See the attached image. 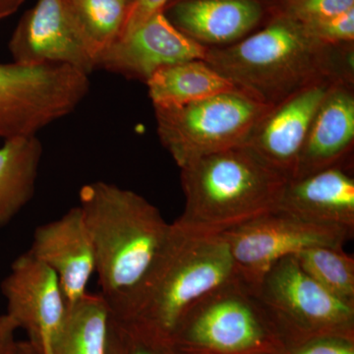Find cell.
I'll return each instance as SVG.
<instances>
[{
	"label": "cell",
	"mask_w": 354,
	"mask_h": 354,
	"mask_svg": "<svg viewBox=\"0 0 354 354\" xmlns=\"http://www.w3.org/2000/svg\"><path fill=\"white\" fill-rule=\"evenodd\" d=\"M205 62L268 106L320 81L354 80L353 44H324L285 13L237 43L208 48Z\"/></svg>",
	"instance_id": "obj_1"
},
{
	"label": "cell",
	"mask_w": 354,
	"mask_h": 354,
	"mask_svg": "<svg viewBox=\"0 0 354 354\" xmlns=\"http://www.w3.org/2000/svg\"><path fill=\"white\" fill-rule=\"evenodd\" d=\"M237 279L227 241L171 223L164 250L131 292L108 301L111 318L169 341L188 310L218 286Z\"/></svg>",
	"instance_id": "obj_2"
},
{
	"label": "cell",
	"mask_w": 354,
	"mask_h": 354,
	"mask_svg": "<svg viewBox=\"0 0 354 354\" xmlns=\"http://www.w3.org/2000/svg\"><path fill=\"white\" fill-rule=\"evenodd\" d=\"M95 271L106 301L131 292L164 250L171 223L148 200L115 184L95 181L79 192Z\"/></svg>",
	"instance_id": "obj_3"
},
{
	"label": "cell",
	"mask_w": 354,
	"mask_h": 354,
	"mask_svg": "<svg viewBox=\"0 0 354 354\" xmlns=\"http://www.w3.org/2000/svg\"><path fill=\"white\" fill-rule=\"evenodd\" d=\"M180 169L185 205L176 223L198 234H223L274 211L288 180L246 145Z\"/></svg>",
	"instance_id": "obj_4"
},
{
	"label": "cell",
	"mask_w": 354,
	"mask_h": 354,
	"mask_svg": "<svg viewBox=\"0 0 354 354\" xmlns=\"http://www.w3.org/2000/svg\"><path fill=\"white\" fill-rule=\"evenodd\" d=\"M169 342L177 354H279L283 348L259 300L239 279L193 305Z\"/></svg>",
	"instance_id": "obj_5"
},
{
	"label": "cell",
	"mask_w": 354,
	"mask_h": 354,
	"mask_svg": "<svg viewBox=\"0 0 354 354\" xmlns=\"http://www.w3.org/2000/svg\"><path fill=\"white\" fill-rule=\"evenodd\" d=\"M272 106L234 88L180 106H153L157 132L179 167L198 158L244 145Z\"/></svg>",
	"instance_id": "obj_6"
},
{
	"label": "cell",
	"mask_w": 354,
	"mask_h": 354,
	"mask_svg": "<svg viewBox=\"0 0 354 354\" xmlns=\"http://www.w3.org/2000/svg\"><path fill=\"white\" fill-rule=\"evenodd\" d=\"M253 293L283 346L325 335L354 339V305L316 283L295 256L272 266Z\"/></svg>",
	"instance_id": "obj_7"
},
{
	"label": "cell",
	"mask_w": 354,
	"mask_h": 354,
	"mask_svg": "<svg viewBox=\"0 0 354 354\" xmlns=\"http://www.w3.org/2000/svg\"><path fill=\"white\" fill-rule=\"evenodd\" d=\"M90 88L88 75L67 65L0 64V141L37 135L66 118Z\"/></svg>",
	"instance_id": "obj_8"
},
{
	"label": "cell",
	"mask_w": 354,
	"mask_h": 354,
	"mask_svg": "<svg viewBox=\"0 0 354 354\" xmlns=\"http://www.w3.org/2000/svg\"><path fill=\"white\" fill-rule=\"evenodd\" d=\"M354 230L304 220L274 209L223 235L237 279L254 291L278 261L317 246L344 248Z\"/></svg>",
	"instance_id": "obj_9"
},
{
	"label": "cell",
	"mask_w": 354,
	"mask_h": 354,
	"mask_svg": "<svg viewBox=\"0 0 354 354\" xmlns=\"http://www.w3.org/2000/svg\"><path fill=\"white\" fill-rule=\"evenodd\" d=\"M6 314L39 354H55L68 317L69 305L55 272L29 251L11 265L1 283Z\"/></svg>",
	"instance_id": "obj_10"
},
{
	"label": "cell",
	"mask_w": 354,
	"mask_h": 354,
	"mask_svg": "<svg viewBox=\"0 0 354 354\" xmlns=\"http://www.w3.org/2000/svg\"><path fill=\"white\" fill-rule=\"evenodd\" d=\"M8 48L13 62L26 66L67 65L88 75L97 70L68 0H38L21 18Z\"/></svg>",
	"instance_id": "obj_11"
},
{
	"label": "cell",
	"mask_w": 354,
	"mask_h": 354,
	"mask_svg": "<svg viewBox=\"0 0 354 354\" xmlns=\"http://www.w3.org/2000/svg\"><path fill=\"white\" fill-rule=\"evenodd\" d=\"M207 51L208 48L179 31L160 11L102 51L97 69L146 83L164 67L205 60Z\"/></svg>",
	"instance_id": "obj_12"
},
{
	"label": "cell",
	"mask_w": 354,
	"mask_h": 354,
	"mask_svg": "<svg viewBox=\"0 0 354 354\" xmlns=\"http://www.w3.org/2000/svg\"><path fill=\"white\" fill-rule=\"evenodd\" d=\"M337 80L341 79L312 84L272 106L253 128L244 145L288 180L292 179L317 109Z\"/></svg>",
	"instance_id": "obj_13"
},
{
	"label": "cell",
	"mask_w": 354,
	"mask_h": 354,
	"mask_svg": "<svg viewBox=\"0 0 354 354\" xmlns=\"http://www.w3.org/2000/svg\"><path fill=\"white\" fill-rule=\"evenodd\" d=\"M29 252L55 272L69 307L87 295L95 254L79 206L37 227Z\"/></svg>",
	"instance_id": "obj_14"
},
{
	"label": "cell",
	"mask_w": 354,
	"mask_h": 354,
	"mask_svg": "<svg viewBox=\"0 0 354 354\" xmlns=\"http://www.w3.org/2000/svg\"><path fill=\"white\" fill-rule=\"evenodd\" d=\"M354 80L333 84L317 109L305 139L292 179L353 164Z\"/></svg>",
	"instance_id": "obj_15"
},
{
	"label": "cell",
	"mask_w": 354,
	"mask_h": 354,
	"mask_svg": "<svg viewBox=\"0 0 354 354\" xmlns=\"http://www.w3.org/2000/svg\"><path fill=\"white\" fill-rule=\"evenodd\" d=\"M274 209L312 223L354 230L353 164L290 179Z\"/></svg>",
	"instance_id": "obj_16"
},
{
	"label": "cell",
	"mask_w": 354,
	"mask_h": 354,
	"mask_svg": "<svg viewBox=\"0 0 354 354\" xmlns=\"http://www.w3.org/2000/svg\"><path fill=\"white\" fill-rule=\"evenodd\" d=\"M165 13L179 31L206 48H221L249 36L262 20L258 0H181Z\"/></svg>",
	"instance_id": "obj_17"
},
{
	"label": "cell",
	"mask_w": 354,
	"mask_h": 354,
	"mask_svg": "<svg viewBox=\"0 0 354 354\" xmlns=\"http://www.w3.org/2000/svg\"><path fill=\"white\" fill-rule=\"evenodd\" d=\"M43 144L38 135L6 140L0 147V228L31 201L36 190Z\"/></svg>",
	"instance_id": "obj_18"
},
{
	"label": "cell",
	"mask_w": 354,
	"mask_h": 354,
	"mask_svg": "<svg viewBox=\"0 0 354 354\" xmlns=\"http://www.w3.org/2000/svg\"><path fill=\"white\" fill-rule=\"evenodd\" d=\"M153 106H180L234 90V84L205 60H189L158 70L146 82Z\"/></svg>",
	"instance_id": "obj_19"
},
{
	"label": "cell",
	"mask_w": 354,
	"mask_h": 354,
	"mask_svg": "<svg viewBox=\"0 0 354 354\" xmlns=\"http://www.w3.org/2000/svg\"><path fill=\"white\" fill-rule=\"evenodd\" d=\"M111 310L101 293H87L69 307L55 354H109Z\"/></svg>",
	"instance_id": "obj_20"
},
{
	"label": "cell",
	"mask_w": 354,
	"mask_h": 354,
	"mask_svg": "<svg viewBox=\"0 0 354 354\" xmlns=\"http://www.w3.org/2000/svg\"><path fill=\"white\" fill-rule=\"evenodd\" d=\"M302 270L342 301L354 305V258L344 248L317 246L298 253Z\"/></svg>",
	"instance_id": "obj_21"
},
{
	"label": "cell",
	"mask_w": 354,
	"mask_h": 354,
	"mask_svg": "<svg viewBox=\"0 0 354 354\" xmlns=\"http://www.w3.org/2000/svg\"><path fill=\"white\" fill-rule=\"evenodd\" d=\"M70 8L86 41L99 59L102 51L120 36L127 0H68Z\"/></svg>",
	"instance_id": "obj_22"
},
{
	"label": "cell",
	"mask_w": 354,
	"mask_h": 354,
	"mask_svg": "<svg viewBox=\"0 0 354 354\" xmlns=\"http://www.w3.org/2000/svg\"><path fill=\"white\" fill-rule=\"evenodd\" d=\"M111 322L118 333L122 354H177L167 339L149 334L129 324L118 322L113 318Z\"/></svg>",
	"instance_id": "obj_23"
},
{
	"label": "cell",
	"mask_w": 354,
	"mask_h": 354,
	"mask_svg": "<svg viewBox=\"0 0 354 354\" xmlns=\"http://www.w3.org/2000/svg\"><path fill=\"white\" fill-rule=\"evenodd\" d=\"M353 8L354 0H291L283 13L307 25L341 15Z\"/></svg>",
	"instance_id": "obj_24"
},
{
	"label": "cell",
	"mask_w": 354,
	"mask_h": 354,
	"mask_svg": "<svg viewBox=\"0 0 354 354\" xmlns=\"http://www.w3.org/2000/svg\"><path fill=\"white\" fill-rule=\"evenodd\" d=\"M307 31L326 44L341 46L354 41V8L329 19L305 25Z\"/></svg>",
	"instance_id": "obj_25"
},
{
	"label": "cell",
	"mask_w": 354,
	"mask_h": 354,
	"mask_svg": "<svg viewBox=\"0 0 354 354\" xmlns=\"http://www.w3.org/2000/svg\"><path fill=\"white\" fill-rule=\"evenodd\" d=\"M279 354H354V339L325 335L283 346Z\"/></svg>",
	"instance_id": "obj_26"
},
{
	"label": "cell",
	"mask_w": 354,
	"mask_h": 354,
	"mask_svg": "<svg viewBox=\"0 0 354 354\" xmlns=\"http://www.w3.org/2000/svg\"><path fill=\"white\" fill-rule=\"evenodd\" d=\"M169 2V0H127L124 24L118 38L143 24L156 13L164 10Z\"/></svg>",
	"instance_id": "obj_27"
},
{
	"label": "cell",
	"mask_w": 354,
	"mask_h": 354,
	"mask_svg": "<svg viewBox=\"0 0 354 354\" xmlns=\"http://www.w3.org/2000/svg\"><path fill=\"white\" fill-rule=\"evenodd\" d=\"M18 327L7 314L0 315V354H14L18 341L15 334Z\"/></svg>",
	"instance_id": "obj_28"
},
{
	"label": "cell",
	"mask_w": 354,
	"mask_h": 354,
	"mask_svg": "<svg viewBox=\"0 0 354 354\" xmlns=\"http://www.w3.org/2000/svg\"><path fill=\"white\" fill-rule=\"evenodd\" d=\"M25 1L26 0H0V20L12 15Z\"/></svg>",
	"instance_id": "obj_29"
},
{
	"label": "cell",
	"mask_w": 354,
	"mask_h": 354,
	"mask_svg": "<svg viewBox=\"0 0 354 354\" xmlns=\"http://www.w3.org/2000/svg\"><path fill=\"white\" fill-rule=\"evenodd\" d=\"M109 354H122L120 339L114 328L113 322L111 323V335H109Z\"/></svg>",
	"instance_id": "obj_30"
},
{
	"label": "cell",
	"mask_w": 354,
	"mask_h": 354,
	"mask_svg": "<svg viewBox=\"0 0 354 354\" xmlns=\"http://www.w3.org/2000/svg\"><path fill=\"white\" fill-rule=\"evenodd\" d=\"M14 354H39L29 342H18Z\"/></svg>",
	"instance_id": "obj_31"
}]
</instances>
